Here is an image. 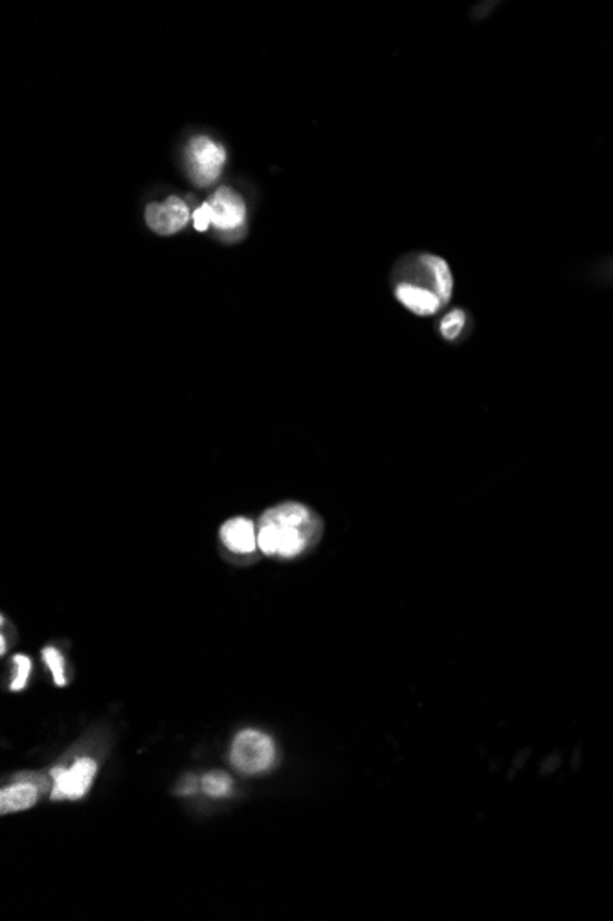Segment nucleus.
I'll use <instances>...</instances> for the list:
<instances>
[{
  "label": "nucleus",
  "instance_id": "obj_1",
  "mask_svg": "<svg viewBox=\"0 0 613 921\" xmlns=\"http://www.w3.org/2000/svg\"><path fill=\"white\" fill-rule=\"evenodd\" d=\"M391 289L396 302L415 316H436L454 297V274L445 258L415 253L395 265Z\"/></svg>",
  "mask_w": 613,
  "mask_h": 921
},
{
  "label": "nucleus",
  "instance_id": "obj_2",
  "mask_svg": "<svg viewBox=\"0 0 613 921\" xmlns=\"http://www.w3.org/2000/svg\"><path fill=\"white\" fill-rule=\"evenodd\" d=\"M321 519L302 503H281L268 508L258 522V547L268 557L293 559L321 538Z\"/></svg>",
  "mask_w": 613,
  "mask_h": 921
},
{
  "label": "nucleus",
  "instance_id": "obj_3",
  "mask_svg": "<svg viewBox=\"0 0 613 921\" xmlns=\"http://www.w3.org/2000/svg\"><path fill=\"white\" fill-rule=\"evenodd\" d=\"M274 743L267 734L244 730L234 741L230 760L237 770L244 774H258L274 763Z\"/></svg>",
  "mask_w": 613,
  "mask_h": 921
},
{
  "label": "nucleus",
  "instance_id": "obj_4",
  "mask_svg": "<svg viewBox=\"0 0 613 921\" xmlns=\"http://www.w3.org/2000/svg\"><path fill=\"white\" fill-rule=\"evenodd\" d=\"M226 151L208 136H195L188 146V169L195 185L209 186L219 179Z\"/></svg>",
  "mask_w": 613,
  "mask_h": 921
},
{
  "label": "nucleus",
  "instance_id": "obj_5",
  "mask_svg": "<svg viewBox=\"0 0 613 921\" xmlns=\"http://www.w3.org/2000/svg\"><path fill=\"white\" fill-rule=\"evenodd\" d=\"M96 763L89 758H83L74 763L70 769H54L52 776L55 778V786L52 791V798H81L87 795L94 776H96Z\"/></svg>",
  "mask_w": 613,
  "mask_h": 921
},
{
  "label": "nucleus",
  "instance_id": "obj_6",
  "mask_svg": "<svg viewBox=\"0 0 613 921\" xmlns=\"http://www.w3.org/2000/svg\"><path fill=\"white\" fill-rule=\"evenodd\" d=\"M190 221L188 204L180 197H167L166 202H151L146 208V223L148 227L160 234L171 236L183 230Z\"/></svg>",
  "mask_w": 613,
  "mask_h": 921
},
{
  "label": "nucleus",
  "instance_id": "obj_7",
  "mask_svg": "<svg viewBox=\"0 0 613 921\" xmlns=\"http://www.w3.org/2000/svg\"><path fill=\"white\" fill-rule=\"evenodd\" d=\"M208 204L211 208V225L217 230L230 232L243 227L246 218V204L243 197L232 188H219L209 197Z\"/></svg>",
  "mask_w": 613,
  "mask_h": 921
},
{
  "label": "nucleus",
  "instance_id": "obj_8",
  "mask_svg": "<svg viewBox=\"0 0 613 921\" xmlns=\"http://www.w3.org/2000/svg\"><path fill=\"white\" fill-rule=\"evenodd\" d=\"M221 541L232 554H251L258 548V526L248 517L228 519L221 528Z\"/></svg>",
  "mask_w": 613,
  "mask_h": 921
},
{
  "label": "nucleus",
  "instance_id": "obj_9",
  "mask_svg": "<svg viewBox=\"0 0 613 921\" xmlns=\"http://www.w3.org/2000/svg\"><path fill=\"white\" fill-rule=\"evenodd\" d=\"M438 331L443 340L459 344L473 331V316L463 307H452L439 318Z\"/></svg>",
  "mask_w": 613,
  "mask_h": 921
},
{
  "label": "nucleus",
  "instance_id": "obj_10",
  "mask_svg": "<svg viewBox=\"0 0 613 921\" xmlns=\"http://www.w3.org/2000/svg\"><path fill=\"white\" fill-rule=\"evenodd\" d=\"M39 789L30 782H21L15 786H10L0 793V813L8 814L13 811H22L31 807L38 802Z\"/></svg>",
  "mask_w": 613,
  "mask_h": 921
},
{
  "label": "nucleus",
  "instance_id": "obj_11",
  "mask_svg": "<svg viewBox=\"0 0 613 921\" xmlns=\"http://www.w3.org/2000/svg\"><path fill=\"white\" fill-rule=\"evenodd\" d=\"M200 788L209 796H226L232 789V780L225 772H208L202 778Z\"/></svg>",
  "mask_w": 613,
  "mask_h": 921
},
{
  "label": "nucleus",
  "instance_id": "obj_12",
  "mask_svg": "<svg viewBox=\"0 0 613 921\" xmlns=\"http://www.w3.org/2000/svg\"><path fill=\"white\" fill-rule=\"evenodd\" d=\"M43 658L47 662V666L50 667L52 671V677H54V683L57 686H64L66 684V677H64V658L61 655L59 650L55 648H45L43 650Z\"/></svg>",
  "mask_w": 613,
  "mask_h": 921
},
{
  "label": "nucleus",
  "instance_id": "obj_13",
  "mask_svg": "<svg viewBox=\"0 0 613 921\" xmlns=\"http://www.w3.org/2000/svg\"><path fill=\"white\" fill-rule=\"evenodd\" d=\"M13 664L17 667V676L12 681L10 688L13 692H19V690H22L28 684V677H30V671H31V660L26 655H15L13 657Z\"/></svg>",
  "mask_w": 613,
  "mask_h": 921
},
{
  "label": "nucleus",
  "instance_id": "obj_14",
  "mask_svg": "<svg viewBox=\"0 0 613 921\" xmlns=\"http://www.w3.org/2000/svg\"><path fill=\"white\" fill-rule=\"evenodd\" d=\"M193 223H195V228L197 230H208V227L211 225V208L208 202H202L193 214Z\"/></svg>",
  "mask_w": 613,
  "mask_h": 921
}]
</instances>
